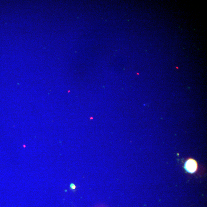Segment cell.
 <instances>
[{
	"label": "cell",
	"mask_w": 207,
	"mask_h": 207,
	"mask_svg": "<svg viewBox=\"0 0 207 207\" xmlns=\"http://www.w3.org/2000/svg\"><path fill=\"white\" fill-rule=\"evenodd\" d=\"M185 168L188 172L191 173H193L197 169V162L193 159H190L185 163Z\"/></svg>",
	"instance_id": "1"
},
{
	"label": "cell",
	"mask_w": 207,
	"mask_h": 207,
	"mask_svg": "<svg viewBox=\"0 0 207 207\" xmlns=\"http://www.w3.org/2000/svg\"><path fill=\"white\" fill-rule=\"evenodd\" d=\"M70 188L71 189L74 190L76 189V186L74 184L71 183V184L70 185Z\"/></svg>",
	"instance_id": "2"
}]
</instances>
